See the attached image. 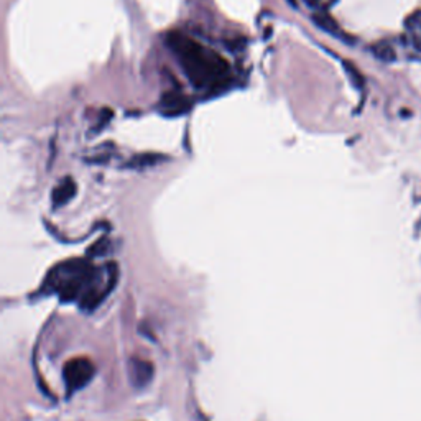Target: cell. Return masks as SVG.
I'll list each match as a JSON object with an SVG mask.
<instances>
[{
    "instance_id": "cell-5",
    "label": "cell",
    "mask_w": 421,
    "mask_h": 421,
    "mask_svg": "<svg viewBox=\"0 0 421 421\" xmlns=\"http://www.w3.org/2000/svg\"><path fill=\"white\" fill-rule=\"evenodd\" d=\"M153 366L148 360L134 357L129 362V376H130V383L135 388H143L147 387L153 378Z\"/></svg>"
},
{
    "instance_id": "cell-1",
    "label": "cell",
    "mask_w": 421,
    "mask_h": 421,
    "mask_svg": "<svg viewBox=\"0 0 421 421\" xmlns=\"http://www.w3.org/2000/svg\"><path fill=\"white\" fill-rule=\"evenodd\" d=\"M168 46L173 50L190 83L196 89L213 91L226 86L231 69L226 59L216 51L176 31L168 35Z\"/></svg>"
},
{
    "instance_id": "cell-10",
    "label": "cell",
    "mask_w": 421,
    "mask_h": 421,
    "mask_svg": "<svg viewBox=\"0 0 421 421\" xmlns=\"http://www.w3.org/2000/svg\"><path fill=\"white\" fill-rule=\"evenodd\" d=\"M315 22H317L321 25V28L331 31V34H338V25H336L334 20L327 15H315Z\"/></svg>"
},
{
    "instance_id": "cell-9",
    "label": "cell",
    "mask_w": 421,
    "mask_h": 421,
    "mask_svg": "<svg viewBox=\"0 0 421 421\" xmlns=\"http://www.w3.org/2000/svg\"><path fill=\"white\" fill-rule=\"evenodd\" d=\"M373 51H376V56H378V58L383 59V62H392V59H395L394 50H392L390 46L385 45V43L377 45L376 48H373Z\"/></svg>"
},
{
    "instance_id": "cell-12",
    "label": "cell",
    "mask_w": 421,
    "mask_h": 421,
    "mask_svg": "<svg viewBox=\"0 0 421 421\" xmlns=\"http://www.w3.org/2000/svg\"><path fill=\"white\" fill-rule=\"evenodd\" d=\"M306 2L310 3V6H316V3H317V0H306Z\"/></svg>"
},
{
    "instance_id": "cell-3",
    "label": "cell",
    "mask_w": 421,
    "mask_h": 421,
    "mask_svg": "<svg viewBox=\"0 0 421 421\" xmlns=\"http://www.w3.org/2000/svg\"><path fill=\"white\" fill-rule=\"evenodd\" d=\"M117 278H119V270H117L115 264H107L101 269H96L94 275H92L91 283L86 288V292L81 297V308L86 311H94L97 306L107 298L112 290H114Z\"/></svg>"
},
{
    "instance_id": "cell-8",
    "label": "cell",
    "mask_w": 421,
    "mask_h": 421,
    "mask_svg": "<svg viewBox=\"0 0 421 421\" xmlns=\"http://www.w3.org/2000/svg\"><path fill=\"white\" fill-rule=\"evenodd\" d=\"M160 160H162V157H158V155H138L134 158V162H130V166H135V168L152 166V165H157Z\"/></svg>"
},
{
    "instance_id": "cell-11",
    "label": "cell",
    "mask_w": 421,
    "mask_h": 421,
    "mask_svg": "<svg viewBox=\"0 0 421 421\" xmlns=\"http://www.w3.org/2000/svg\"><path fill=\"white\" fill-rule=\"evenodd\" d=\"M107 249H109V241H104V238H102V241L97 242V244H94V247H92V249L89 250V254H92V255H104L106 252H107Z\"/></svg>"
},
{
    "instance_id": "cell-4",
    "label": "cell",
    "mask_w": 421,
    "mask_h": 421,
    "mask_svg": "<svg viewBox=\"0 0 421 421\" xmlns=\"http://www.w3.org/2000/svg\"><path fill=\"white\" fill-rule=\"evenodd\" d=\"M63 377L69 392L81 390L94 377V366L86 357L71 359L63 369Z\"/></svg>"
},
{
    "instance_id": "cell-2",
    "label": "cell",
    "mask_w": 421,
    "mask_h": 421,
    "mask_svg": "<svg viewBox=\"0 0 421 421\" xmlns=\"http://www.w3.org/2000/svg\"><path fill=\"white\" fill-rule=\"evenodd\" d=\"M94 272L96 266H92L91 262L86 259L63 262V264L51 269L45 287L50 292L58 293L63 301H74V299H81L89 283H91Z\"/></svg>"
},
{
    "instance_id": "cell-7",
    "label": "cell",
    "mask_w": 421,
    "mask_h": 421,
    "mask_svg": "<svg viewBox=\"0 0 421 421\" xmlns=\"http://www.w3.org/2000/svg\"><path fill=\"white\" fill-rule=\"evenodd\" d=\"M76 183L71 178H63L58 185L55 186L53 193H51V203L55 208H62V206L68 204L69 201L74 198L76 194Z\"/></svg>"
},
{
    "instance_id": "cell-6",
    "label": "cell",
    "mask_w": 421,
    "mask_h": 421,
    "mask_svg": "<svg viewBox=\"0 0 421 421\" xmlns=\"http://www.w3.org/2000/svg\"><path fill=\"white\" fill-rule=\"evenodd\" d=\"M191 107V102L186 96L178 94V92H168L162 97L160 109L165 115H181Z\"/></svg>"
}]
</instances>
